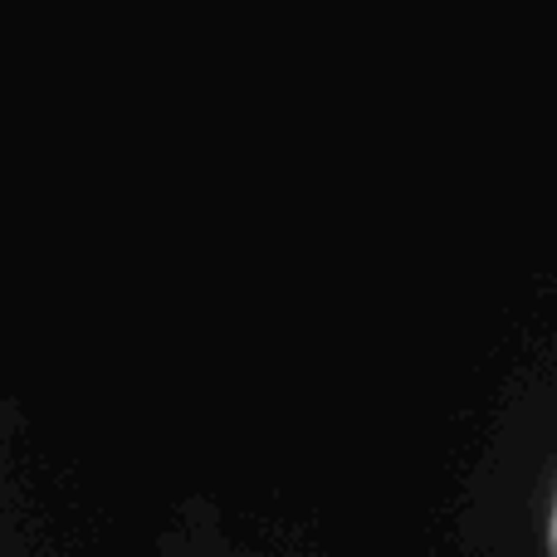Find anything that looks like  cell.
Here are the masks:
<instances>
[{"mask_svg":"<svg viewBox=\"0 0 557 557\" xmlns=\"http://www.w3.org/2000/svg\"><path fill=\"white\" fill-rule=\"evenodd\" d=\"M548 557H557V494H553V513H548Z\"/></svg>","mask_w":557,"mask_h":557,"instance_id":"cell-1","label":"cell"}]
</instances>
